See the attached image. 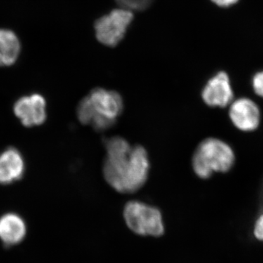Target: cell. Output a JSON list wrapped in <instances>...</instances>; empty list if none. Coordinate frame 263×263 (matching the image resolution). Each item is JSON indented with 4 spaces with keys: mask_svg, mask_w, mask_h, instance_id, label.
<instances>
[{
    "mask_svg": "<svg viewBox=\"0 0 263 263\" xmlns=\"http://www.w3.org/2000/svg\"><path fill=\"white\" fill-rule=\"evenodd\" d=\"M106 156L103 173L106 182L118 193H136L143 187L150 169L148 152L144 147L131 146L122 137L105 140Z\"/></svg>",
    "mask_w": 263,
    "mask_h": 263,
    "instance_id": "1",
    "label": "cell"
},
{
    "mask_svg": "<svg viewBox=\"0 0 263 263\" xmlns=\"http://www.w3.org/2000/svg\"><path fill=\"white\" fill-rule=\"evenodd\" d=\"M123 109V99L119 93L95 88L81 100L76 114L81 124L102 132L113 127Z\"/></svg>",
    "mask_w": 263,
    "mask_h": 263,
    "instance_id": "2",
    "label": "cell"
},
{
    "mask_svg": "<svg viewBox=\"0 0 263 263\" xmlns=\"http://www.w3.org/2000/svg\"><path fill=\"white\" fill-rule=\"evenodd\" d=\"M235 155L233 148L222 140L209 138L197 147L192 165L195 174L202 179H209L214 173H227L233 168Z\"/></svg>",
    "mask_w": 263,
    "mask_h": 263,
    "instance_id": "3",
    "label": "cell"
},
{
    "mask_svg": "<svg viewBox=\"0 0 263 263\" xmlns=\"http://www.w3.org/2000/svg\"><path fill=\"white\" fill-rule=\"evenodd\" d=\"M124 216L129 229L137 234L160 236L164 233L162 214L157 208L139 201L126 204Z\"/></svg>",
    "mask_w": 263,
    "mask_h": 263,
    "instance_id": "4",
    "label": "cell"
},
{
    "mask_svg": "<svg viewBox=\"0 0 263 263\" xmlns=\"http://www.w3.org/2000/svg\"><path fill=\"white\" fill-rule=\"evenodd\" d=\"M133 19V13L127 8L112 10L95 22L97 39L104 46L115 47L125 36Z\"/></svg>",
    "mask_w": 263,
    "mask_h": 263,
    "instance_id": "5",
    "label": "cell"
},
{
    "mask_svg": "<svg viewBox=\"0 0 263 263\" xmlns=\"http://www.w3.org/2000/svg\"><path fill=\"white\" fill-rule=\"evenodd\" d=\"M204 103L212 108H226L231 104L234 98L229 76L219 71L212 76L202 90Z\"/></svg>",
    "mask_w": 263,
    "mask_h": 263,
    "instance_id": "6",
    "label": "cell"
},
{
    "mask_svg": "<svg viewBox=\"0 0 263 263\" xmlns=\"http://www.w3.org/2000/svg\"><path fill=\"white\" fill-rule=\"evenodd\" d=\"M229 117L235 128L245 133L253 132L260 124L261 114L258 105L248 98L233 100L230 105Z\"/></svg>",
    "mask_w": 263,
    "mask_h": 263,
    "instance_id": "7",
    "label": "cell"
},
{
    "mask_svg": "<svg viewBox=\"0 0 263 263\" xmlns=\"http://www.w3.org/2000/svg\"><path fill=\"white\" fill-rule=\"evenodd\" d=\"M13 111L22 124L27 127L41 125L47 118L46 100L39 94L19 98L14 104Z\"/></svg>",
    "mask_w": 263,
    "mask_h": 263,
    "instance_id": "8",
    "label": "cell"
},
{
    "mask_svg": "<svg viewBox=\"0 0 263 263\" xmlns=\"http://www.w3.org/2000/svg\"><path fill=\"white\" fill-rule=\"evenodd\" d=\"M25 164L16 148H9L0 155V184H8L23 177Z\"/></svg>",
    "mask_w": 263,
    "mask_h": 263,
    "instance_id": "9",
    "label": "cell"
},
{
    "mask_svg": "<svg viewBox=\"0 0 263 263\" xmlns=\"http://www.w3.org/2000/svg\"><path fill=\"white\" fill-rule=\"evenodd\" d=\"M25 235V223L22 217L10 213L0 218V238L5 245H16Z\"/></svg>",
    "mask_w": 263,
    "mask_h": 263,
    "instance_id": "10",
    "label": "cell"
},
{
    "mask_svg": "<svg viewBox=\"0 0 263 263\" xmlns=\"http://www.w3.org/2000/svg\"><path fill=\"white\" fill-rule=\"evenodd\" d=\"M21 52L18 37L10 29H0V67L14 65Z\"/></svg>",
    "mask_w": 263,
    "mask_h": 263,
    "instance_id": "11",
    "label": "cell"
},
{
    "mask_svg": "<svg viewBox=\"0 0 263 263\" xmlns=\"http://www.w3.org/2000/svg\"><path fill=\"white\" fill-rule=\"evenodd\" d=\"M155 0H116L118 4L127 9L142 11L151 6Z\"/></svg>",
    "mask_w": 263,
    "mask_h": 263,
    "instance_id": "12",
    "label": "cell"
},
{
    "mask_svg": "<svg viewBox=\"0 0 263 263\" xmlns=\"http://www.w3.org/2000/svg\"><path fill=\"white\" fill-rule=\"evenodd\" d=\"M252 85L255 94L263 98V70L257 72L253 76Z\"/></svg>",
    "mask_w": 263,
    "mask_h": 263,
    "instance_id": "13",
    "label": "cell"
},
{
    "mask_svg": "<svg viewBox=\"0 0 263 263\" xmlns=\"http://www.w3.org/2000/svg\"><path fill=\"white\" fill-rule=\"evenodd\" d=\"M254 234L258 240L263 241V214L259 216L254 224Z\"/></svg>",
    "mask_w": 263,
    "mask_h": 263,
    "instance_id": "14",
    "label": "cell"
},
{
    "mask_svg": "<svg viewBox=\"0 0 263 263\" xmlns=\"http://www.w3.org/2000/svg\"><path fill=\"white\" fill-rule=\"evenodd\" d=\"M214 4L219 7H230L238 3L239 0H212Z\"/></svg>",
    "mask_w": 263,
    "mask_h": 263,
    "instance_id": "15",
    "label": "cell"
}]
</instances>
